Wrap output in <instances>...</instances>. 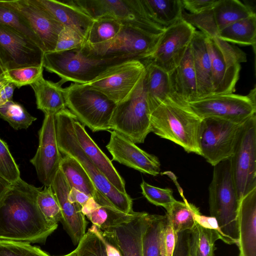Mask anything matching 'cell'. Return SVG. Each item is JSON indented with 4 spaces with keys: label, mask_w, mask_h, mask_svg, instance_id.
<instances>
[{
    "label": "cell",
    "mask_w": 256,
    "mask_h": 256,
    "mask_svg": "<svg viewBox=\"0 0 256 256\" xmlns=\"http://www.w3.org/2000/svg\"><path fill=\"white\" fill-rule=\"evenodd\" d=\"M42 189L21 178L11 184L0 200V240L46 242L58 225L47 221L38 206Z\"/></svg>",
    "instance_id": "cell-1"
},
{
    "label": "cell",
    "mask_w": 256,
    "mask_h": 256,
    "mask_svg": "<svg viewBox=\"0 0 256 256\" xmlns=\"http://www.w3.org/2000/svg\"><path fill=\"white\" fill-rule=\"evenodd\" d=\"M202 118L172 93L150 112L151 132L200 156L199 136Z\"/></svg>",
    "instance_id": "cell-2"
},
{
    "label": "cell",
    "mask_w": 256,
    "mask_h": 256,
    "mask_svg": "<svg viewBox=\"0 0 256 256\" xmlns=\"http://www.w3.org/2000/svg\"><path fill=\"white\" fill-rule=\"evenodd\" d=\"M56 138L60 152L76 160L89 176L98 191L117 210L132 214V200L118 191L86 156L76 140L74 123L76 117L67 108L55 114Z\"/></svg>",
    "instance_id": "cell-3"
},
{
    "label": "cell",
    "mask_w": 256,
    "mask_h": 256,
    "mask_svg": "<svg viewBox=\"0 0 256 256\" xmlns=\"http://www.w3.org/2000/svg\"><path fill=\"white\" fill-rule=\"evenodd\" d=\"M239 203L230 158L214 166L212 178L208 187L210 214L216 220L222 240L227 244H237L238 242Z\"/></svg>",
    "instance_id": "cell-4"
},
{
    "label": "cell",
    "mask_w": 256,
    "mask_h": 256,
    "mask_svg": "<svg viewBox=\"0 0 256 256\" xmlns=\"http://www.w3.org/2000/svg\"><path fill=\"white\" fill-rule=\"evenodd\" d=\"M162 34L134 25L122 24L120 30L112 40L94 46L85 43L80 51L92 58L142 62L152 54Z\"/></svg>",
    "instance_id": "cell-5"
},
{
    "label": "cell",
    "mask_w": 256,
    "mask_h": 256,
    "mask_svg": "<svg viewBox=\"0 0 256 256\" xmlns=\"http://www.w3.org/2000/svg\"><path fill=\"white\" fill-rule=\"evenodd\" d=\"M66 108L93 132L110 131L116 104L86 84L73 83L64 88Z\"/></svg>",
    "instance_id": "cell-6"
},
{
    "label": "cell",
    "mask_w": 256,
    "mask_h": 256,
    "mask_svg": "<svg viewBox=\"0 0 256 256\" xmlns=\"http://www.w3.org/2000/svg\"><path fill=\"white\" fill-rule=\"evenodd\" d=\"M80 48L44 54V68L60 78L58 82L60 86L68 82L88 84L112 66L126 62L120 60L90 58L82 53Z\"/></svg>",
    "instance_id": "cell-7"
},
{
    "label": "cell",
    "mask_w": 256,
    "mask_h": 256,
    "mask_svg": "<svg viewBox=\"0 0 256 256\" xmlns=\"http://www.w3.org/2000/svg\"><path fill=\"white\" fill-rule=\"evenodd\" d=\"M111 130L134 144L144 143L151 132L145 72L129 96L116 104L111 120Z\"/></svg>",
    "instance_id": "cell-8"
},
{
    "label": "cell",
    "mask_w": 256,
    "mask_h": 256,
    "mask_svg": "<svg viewBox=\"0 0 256 256\" xmlns=\"http://www.w3.org/2000/svg\"><path fill=\"white\" fill-rule=\"evenodd\" d=\"M248 120L234 122L216 118H202L199 136L200 156L213 166L230 158Z\"/></svg>",
    "instance_id": "cell-9"
},
{
    "label": "cell",
    "mask_w": 256,
    "mask_h": 256,
    "mask_svg": "<svg viewBox=\"0 0 256 256\" xmlns=\"http://www.w3.org/2000/svg\"><path fill=\"white\" fill-rule=\"evenodd\" d=\"M206 42L211 63L212 94L234 93L240 64L247 60L246 54L217 37L206 36Z\"/></svg>",
    "instance_id": "cell-10"
},
{
    "label": "cell",
    "mask_w": 256,
    "mask_h": 256,
    "mask_svg": "<svg viewBox=\"0 0 256 256\" xmlns=\"http://www.w3.org/2000/svg\"><path fill=\"white\" fill-rule=\"evenodd\" d=\"M256 88L246 96L228 94H212L188 102L200 118H216L234 122H244L256 112Z\"/></svg>",
    "instance_id": "cell-11"
},
{
    "label": "cell",
    "mask_w": 256,
    "mask_h": 256,
    "mask_svg": "<svg viewBox=\"0 0 256 256\" xmlns=\"http://www.w3.org/2000/svg\"><path fill=\"white\" fill-rule=\"evenodd\" d=\"M239 200L256 188V116L246 122L230 158Z\"/></svg>",
    "instance_id": "cell-12"
},
{
    "label": "cell",
    "mask_w": 256,
    "mask_h": 256,
    "mask_svg": "<svg viewBox=\"0 0 256 256\" xmlns=\"http://www.w3.org/2000/svg\"><path fill=\"white\" fill-rule=\"evenodd\" d=\"M94 20L106 16L144 28L162 27L148 15L142 0H74Z\"/></svg>",
    "instance_id": "cell-13"
},
{
    "label": "cell",
    "mask_w": 256,
    "mask_h": 256,
    "mask_svg": "<svg viewBox=\"0 0 256 256\" xmlns=\"http://www.w3.org/2000/svg\"><path fill=\"white\" fill-rule=\"evenodd\" d=\"M44 54L26 36L0 24V62L6 71L42 65Z\"/></svg>",
    "instance_id": "cell-14"
},
{
    "label": "cell",
    "mask_w": 256,
    "mask_h": 256,
    "mask_svg": "<svg viewBox=\"0 0 256 256\" xmlns=\"http://www.w3.org/2000/svg\"><path fill=\"white\" fill-rule=\"evenodd\" d=\"M196 30L193 26L182 19L166 28L152 54L144 60L170 73L180 62Z\"/></svg>",
    "instance_id": "cell-15"
},
{
    "label": "cell",
    "mask_w": 256,
    "mask_h": 256,
    "mask_svg": "<svg viewBox=\"0 0 256 256\" xmlns=\"http://www.w3.org/2000/svg\"><path fill=\"white\" fill-rule=\"evenodd\" d=\"M144 72L141 61L129 60L112 66L86 84L118 104L132 92Z\"/></svg>",
    "instance_id": "cell-16"
},
{
    "label": "cell",
    "mask_w": 256,
    "mask_h": 256,
    "mask_svg": "<svg viewBox=\"0 0 256 256\" xmlns=\"http://www.w3.org/2000/svg\"><path fill=\"white\" fill-rule=\"evenodd\" d=\"M255 14L250 6L238 0H218L210 10L192 14L184 9L182 19L208 37H216L228 26Z\"/></svg>",
    "instance_id": "cell-17"
},
{
    "label": "cell",
    "mask_w": 256,
    "mask_h": 256,
    "mask_svg": "<svg viewBox=\"0 0 256 256\" xmlns=\"http://www.w3.org/2000/svg\"><path fill=\"white\" fill-rule=\"evenodd\" d=\"M56 138L55 115L44 114L39 130V144L30 162L34 166L39 180L44 186H50L62 160Z\"/></svg>",
    "instance_id": "cell-18"
},
{
    "label": "cell",
    "mask_w": 256,
    "mask_h": 256,
    "mask_svg": "<svg viewBox=\"0 0 256 256\" xmlns=\"http://www.w3.org/2000/svg\"><path fill=\"white\" fill-rule=\"evenodd\" d=\"M28 22L40 40L44 52H54L58 36L64 26L38 0H3Z\"/></svg>",
    "instance_id": "cell-19"
},
{
    "label": "cell",
    "mask_w": 256,
    "mask_h": 256,
    "mask_svg": "<svg viewBox=\"0 0 256 256\" xmlns=\"http://www.w3.org/2000/svg\"><path fill=\"white\" fill-rule=\"evenodd\" d=\"M110 139L106 148L112 160L144 174L156 176L160 173V164L158 157L148 154L122 134L110 131Z\"/></svg>",
    "instance_id": "cell-20"
},
{
    "label": "cell",
    "mask_w": 256,
    "mask_h": 256,
    "mask_svg": "<svg viewBox=\"0 0 256 256\" xmlns=\"http://www.w3.org/2000/svg\"><path fill=\"white\" fill-rule=\"evenodd\" d=\"M150 214L137 212L131 219L100 232L122 256H143L142 237L148 224Z\"/></svg>",
    "instance_id": "cell-21"
},
{
    "label": "cell",
    "mask_w": 256,
    "mask_h": 256,
    "mask_svg": "<svg viewBox=\"0 0 256 256\" xmlns=\"http://www.w3.org/2000/svg\"><path fill=\"white\" fill-rule=\"evenodd\" d=\"M50 186L60 208L61 222L72 243L78 245L86 232L88 222L80 206L69 200L70 188L60 168Z\"/></svg>",
    "instance_id": "cell-22"
},
{
    "label": "cell",
    "mask_w": 256,
    "mask_h": 256,
    "mask_svg": "<svg viewBox=\"0 0 256 256\" xmlns=\"http://www.w3.org/2000/svg\"><path fill=\"white\" fill-rule=\"evenodd\" d=\"M238 224L239 256H256V188L240 200Z\"/></svg>",
    "instance_id": "cell-23"
},
{
    "label": "cell",
    "mask_w": 256,
    "mask_h": 256,
    "mask_svg": "<svg viewBox=\"0 0 256 256\" xmlns=\"http://www.w3.org/2000/svg\"><path fill=\"white\" fill-rule=\"evenodd\" d=\"M74 127L78 143L88 158L118 191L127 193L125 181L112 161L88 135L84 126L76 118Z\"/></svg>",
    "instance_id": "cell-24"
},
{
    "label": "cell",
    "mask_w": 256,
    "mask_h": 256,
    "mask_svg": "<svg viewBox=\"0 0 256 256\" xmlns=\"http://www.w3.org/2000/svg\"><path fill=\"white\" fill-rule=\"evenodd\" d=\"M64 26L72 28L86 40L94 20L74 0H38Z\"/></svg>",
    "instance_id": "cell-25"
},
{
    "label": "cell",
    "mask_w": 256,
    "mask_h": 256,
    "mask_svg": "<svg viewBox=\"0 0 256 256\" xmlns=\"http://www.w3.org/2000/svg\"><path fill=\"white\" fill-rule=\"evenodd\" d=\"M190 46L196 76L198 100L213 94L211 63L206 36L196 30Z\"/></svg>",
    "instance_id": "cell-26"
},
{
    "label": "cell",
    "mask_w": 256,
    "mask_h": 256,
    "mask_svg": "<svg viewBox=\"0 0 256 256\" xmlns=\"http://www.w3.org/2000/svg\"><path fill=\"white\" fill-rule=\"evenodd\" d=\"M168 74L173 93L188 103L197 100L196 76L190 44L178 66Z\"/></svg>",
    "instance_id": "cell-27"
},
{
    "label": "cell",
    "mask_w": 256,
    "mask_h": 256,
    "mask_svg": "<svg viewBox=\"0 0 256 256\" xmlns=\"http://www.w3.org/2000/svg\"><path fill=\"white\" fill-rule=\"evenodd\" d=\"M60 168L70 188L76 189L93 198L100 205H112L98 191L84 169L74 158L64 155Z\"/></svg>",
    "instance_id": "cell-28"
},
{
    "label": "cell",
    "mask_w": 256,
    "mask_h": 256,
    "mask_svg": "<svg viewBox=\"0 0 256 256\" xmlns=\"http://www.w3.org/2000/svg\"><path fill=\"white\" fill-rule=\"evenodd\" d=\"M142 62L145 66L146 94L150 112L173 92L168 72L150 61Z\"/></svg>",
    "instance_id": "cell-29"
},
{
    "label": "cell",
    "mask_w": 256,
    "mask_h": 256,
    "mask_svg": "<svg viewBox=\"0 0 256 256\" xmlns=\"http://www.w3.org/2000/svg\"><path fill=\"white\" fill-rule=\"evenodd\" d=\"M30 86L34 92L37 108L44 114L55 115L66 108L64 88L58 82L46 80L42 75Z\"/></svg>",
    "instance_id": "cell-30"
},
{
    "label": "cell",
    "mask_w": 256,
    "mask_h": 256,
    "mask_svg": "<svg viewBox=\"0 0 256 256\" xmlns=\"http://www.w3.org/2000/svg\"><path fill=\"white\" fill-rule=\"evenodd\" d=\"M81 210L92 224L102 232L106 231L133 218L137 212L126 214L112 206H102L90 197L82 207Z\"/></svg>",
    "instance_id": "cell-31"
},
{
    "label": "cell",
    "mask_w": 256,
    "mask_h": 256,
    "mask_svg": "<svg viewBox=\"0 0 256 256\" xmlns=\"http://www.w3.org/2000/svg\"><path fill=\"white\" fill-rule=\"evenodd\" d=\"M149 18L156 24L170 26L182 19L181 0H142Z\"/></svg>",
    "instance_id": "cell-32"
},
{
    "label": "cell",
    "mask_w": 256,
    "mask_h": 256,
    "mask_svg": "<svg viewBox=\"0 0 256 256\" xmlns=\"http://www.w3.org/2000/svg\"><path fill=\"white\" fill-rule=\"evenodd\" d=\"M227 42L240 46H252L256 52V14L236 22L221 30L216 36Z\"/></svg>",
    "instance_id": "cell-33"
},
{
    "label": "cell",
    "mask_w": 256,
    "mask_h": 256,
    "mask_svg": "<svg viewBox=\"0 0 256 256\" xmlns=\"http://www.w3.org/2000/svg\"><path fill=\"white\" fill-rule=\"evenodd\" d=\"M218 239L220 236L218 231L203 227L195 222L190 230L189 256H214L215 242Z\"/></svg>",
    "instance_id": "cell-34"
},
{
    "label": "cell",
    "mask_w": 256,
    "mask_h": 256,
    "mask_svg": "<svg viewBox=\"0 0 256 256\" xmlns=\"http://www.w3.org/2000/svg\"><path fill=\"white\" fill-rule=\"evenodd\" d=\"M183 202L176 200L166 210V216L176 234L190 230L195 224L194 215L199 210L189 203L184 196Z\"/></svg>",
    "instance_id": "cell-35"
},
{
    "label": "cell",
    "mask_w": 256,
    "mask_h": 256,
    "mask_svg": "<svg viewBox=\"0 0 256 256\" xmlns=\"http://www.w3.org/2000/svg\"><path fill=\"white\" fill-rule=\"evenodd\" d=\"M166 220V215L150 214L142 237L143 256H160L162 238Z\"/></svg>",
    "instance_id": "cell-36"
},
{
    "label": "cell",
    "mask_w": 256,
    "mask_h": 256,
    "mask_svg": "<svg viewBox=\"0 0 256 256\" xmlns=\"http://www.w3.org/2000/svg\"><path fill=\"white\" fill-rule=\"evenodd\" d=\"M122 27L121 22L110 17H101L94 20L86 40L90 46L102 44L114 38Z\"/></svg>",
    "instance_id": "cell-37"
},
{
    "label": "cell",
    "mask_w": 256,
    "mask_h": 256,
    "mask_svg": "<svg viewBox=\"0 0 256 256\" xmlns=\"http://www.w3.org/2000/svg\"><path fill=\"white\" fill-rule=\"evenodd\" d=\"M0 117L16 130L27 129L36 120L22 104L13 100L0 106Z\"/></svg>",
    "instance_id": "cell-38"
},
{
    "label": "cell",
    "mask_w": 256,
    "mask_h": 256,
    "mask_svg": "<svg viewBox=\"0 0 256 256\" xmlns=\"http://www.w3.org/2000/svg\"><path fill=\"white\" fill-rule=\"evenodd\" d=\"M0 24L11 26L26 36L43 50L42 44L26 20L15 10L0 0Z\"/></svg>",
    "instance_id": "cell-39"
},
{
    "label": "cell",
    "mask_w": 256,
    "mask_h": 256,
    "mask_svg": "<svg viewBox=\"0 0 256 256\" xmlns=\"http://www.w3.org/2000/svg\"><path fill=\"white\" fill-rule=\"evenodd\" d=\"M76 250L78 256H107L100 230L94 225L86 231Z\"/></svg>",
    "instance_id": "cell-40"
},
{
    "label": "cell",
    "mask_w": 256,
    "mask_h": 256,
    "mask_svg": "<svg viewBox=\"0 0 256 256\" xmlns=\"http://www.w3.org/2000/svg\"><path fill=\"white\" fill-rule=\"evenodd\" d=\"M38 206L49 222L58 224L62 218L60 208L51 186H44L38 194Z\"/></svg>",
    "instance_id": "cell-41"
},
{
    "label": "cell",
    "mask_w": 256,
    "mask_h": 256,
    "mask_svg": "<svg viewBox=\"0 0 256 256\" xmlns=\"http://www.w3.org/2000/svg\"><path fill=\"white\" fill-rule=\"evenodd\" d=\"M42 64L36 66H29L23 68L6 70L4 75L6 79L12 83L16 87L30 85L43 75Z\"/></svg>",
    "instance_id": "cell-42"
},
{
    "label": "cell",
    "mask_w": 256,
    "mask_h": 256,
    "mask_svg": "<svg viewBox=\"0 0 256 256\" xmlns=\"http://www.w3.org/2000/svg\"><path fill=\"white\" fill-rule=\"evenodd\" d=\"M143 196L152 204L168 210L176 200L173 191L169 188H162L152 186L143 180L140 184Z\"/></svg>",
    "instance_id": "cell-43"
},
{
    "label": "cell",
    "mask_w": 256,
    "mask_h": 256,
    "mask_svg": "<svg viewBox=\"0 0 256 256\" xmlns=\"http://www.w3.org/2000/svg\"><path fill=\"white\" fill-rule=\"evenodd\" d=\"M0 256H50L30 243L0 240Z\"/></svg>",
    "instance_id": "cell-44"
},
{
    "label": "cell",
    "mask_w": 256,
    "mask_h": 256,
    "mask_svg": "<svg viewBox=\"0 0 256 256\" xmlns=\"http://www.w3.org/2000/svg\"><path fill=\"white\" fill-rule=\"evenodd\" d=\"M0 176L12 184L20 178L18 167L7 144L0 138Z\"/></svg>",
    "instance_id": "cell-45"
},
{
    "label": "cell",
    "mask_w": 256,
    "mask_h": 256,
    "mask_svg": "<svg viewBox=\"0 0 256 256\" xmlns=\"http://www.w3.org/2000/svg\"><path fill=\"white\" fill-rule=\"evenodd\" d=\"M86 39L80 34L70 28L64 26L60 32L54 52L68 51L82 48Z\"/></svg>",
    "instance_id": "cell-46"
},
{
    "label": "cell",
    "mask_w": 256,
    "mask_h": 256,
    "mask_svg": "<svg viewBox=\"0 0 256 256\" xmlns=\"http://www.w3.org/2000/svg\"><path fill=\"white\" fill-rule=\"evenodd\" d=\"M183 8L192 14H199L211 10L218 0H181Z\"/></svg>",
    "instance_id": "cell-47"
},
{
    "label": "cell",
    "mask_w": 256,
    "mask_h": 256,
    "mask_svg": "<svg viewBox=\"0 0 256 256\" xmlns=\"http://www.w3.org/2000/svg\"><path fill=\"white\" fill-rule=\"evenodd\" d=\"M176 242V234L172 229L170 222L167 218L162 234V243L166 256H172Z\"/></svg>",
    "instance_id": "cell-48"
},
{
    "label": "cell",
    "mask_w": 256,
    "mask_h": 256,
    "mask_svg": "<svg viewBox=\"0 0 256 256\" xmlns=\"http://www.w3.org/2000/svg\"><path fill=\"white\" fill-rule=\"evenodd\" d=\"M189 233L188 230L176 234V242L172 256H189Z\"/></svg>",
    "instance_id": "cell-49"
},
{
    "label": "cell",
    "mask_w": 256,
    "mask_h": 256,
    "mask_svg": "<svg viewBox=\"0 0 256 256\" xmlns=\"http://www.w3.org/2000/svg\"><path fill=\"white\" fill-rule=\"evenodd\" d=\"M194 220L196 223L203 227L218 231L220 234V240H222L218 222L214 217L202 215L199 210L194 215Z\"/></svg>",
    "instance_id": "cell-50"
},
{
    "label": "cell",
    "mask_w": 256,
    "mask_h": 256,
    "mask_svg": "<svg viewBox=\"0 0 256 256\" xmlns=\"http://www.w3.org/2000/svg\"><path fill=\"white\" fill-rule=\"evenodd\" d=\"M16 87L12 82H8L0 89V106L8 101L12 100L14 92Z\"/></svg>",
    "instance_id": "cell-51"
},
{
    "label": "cell",
    "mask_w": 256,
    "mask_h": 256,
    "mask_svg": "<svg viewBox=\"0 0 256 256\" xmlns=\"http://www.w3.org/2000/svg\"><path fill=\"white\" fill-rule=\"evenodd\" d=\"M90 198V197L86 194L74 188H70L68 194L69 200L72 202L78 204L81 208L86 202Z\"/></svg>",
    "instance_id": "cell-52"
},
{
    "label": "cell",
    "mask_w": 256,
    "mask_h": 256,
    "mask_svg": "<svg viewBox=\"0 0 256 256\" xmlns=\"http://www.w3.org/2000/svg\"><path fill=\"white\" fill-rule=\"evenodd\" d=\"M11 183L0 176V200L10 188Z\"/></svg>",
    "instance_id": "cell-53"
},
{
    "label": "cell",
    "mask_w": 256,
    "mask_h": 256,
    "mask_svg": "<svg viewBox=\"0 0 256 256\" xmlns=\"http://www.w3.org/2000/svg\"><path fill=\"white\" fill-rule=\"evenodd\" d=\"M8 82H10L6 79L4 74L0 76V89Z\"/></svg>",
    "instance_id": "cell-54"
},
{
    "label": "cell",
    "mask_w": 256,
    "mask_h": 256,
    "mask_svg": "<svg viewBox=\"0 0 256 256\" xmlns=\"http://www.w3.org/2000/svg\"><path fill=\"white\" fill-rule=\"evenodd\" d=\"M62 256H78L76 250V248L74 250L68 254Z\"/></svg>",
    "instance_id": "cell-55"
},
{
    "label": "cell",
    "mask_w": 256,
    "mask_h": 256,
    "mask_svg": "<svg viewBox=\"0 0 256 256\" xmlns=\"http://www.w3.org/2000/svg\"><path fill=\"white\" fill-rule=\"evenodd\" d=\"M5 70L4 69L3 66H2L0 62V76L3 75L5 72Z\"/></svg>",
    "instance_id": "cell-56"
}]
</instances>
